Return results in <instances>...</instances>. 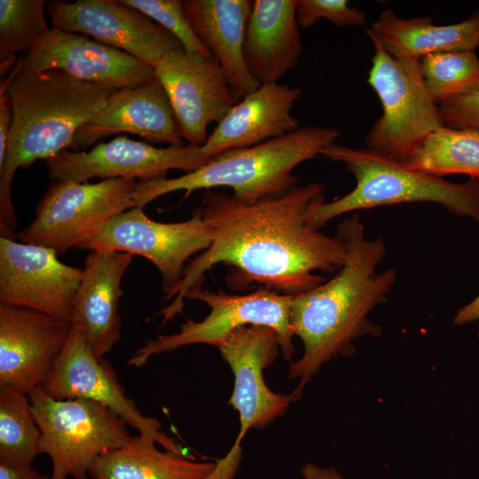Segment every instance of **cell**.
<instances>
[{
	"label": "cell",
	"instance_id": "cell-21",
	"mask_svg": "<svg viewBox=\"0 0 479 479\" xmlns=\"http://www.w3.org/2000/svg\"><path fill=\"white\" fill-rule=\"evenodd\" d=\"M302 94L299 87L263 83L234 104L207 138L201 150L208 157L230 149L253 146L296 130L291 114Z\"/></svg>",
	"mask_w": 479,
	"mask_h": 479
},
{
	"label": "cell",
	"instance_id": "cell-10",
	"mask_svg": "<svg viewBox=\"0 0 479 479\" xmlns=\"http://www.w3.org/2000/svg\"><path fill=\"white\" fill-rule=\"evenodd\" d=\"M212 242V232L198 207L191 218L178 223L150 219L143 208H133L110 221L79 249L139 255L159 270L168 299L183 279L185 263Z\"/></svg>",
	"mask_w": 479,
	"mask_h": 479
},
{
	"label": "cell",
	"instance_id": "cell-31",
	"mask_svg": "<svg viewBox=\"0 0 479 479\" xmlns=\"http://www.w3.org/2000/svg\"><path fill=\"white\" fill-rule=\"evenodd\" d=\"M295 12L299 26L305 28L322 19L339 27L365 23V13L349 7L346 0H297Z\"/></svg>",
	"mask_w": 479,
	"mask_h": 479
},
{
	"label": "cell",
	"instance_id": "cell-25",
	"mask_svg": "<svg viewBox=\"0 0 479 479\" xmlns=\"http://www.w3.org/2000/svg\"><path fill=\"white\" fill-rule=\"evenodd\" d=\"M138 434L123 447L98 457L90 469V479H208L216 467L212 461L169 451Z\"/></svg>",
	"mask_w": 479,
	"mask_h": 479
},
{
	"label": "cell",
	"instance_id": "cell-35",
	"mask_svg": "<svg viewBox=\"0 0 479 479\" xmlns=\"http://www.w3.org/2000/svg\"><path fill=\"white\" fill-rule=\"evenodd\" d=\"M477 320H479V294L474 300L458 310L452 323L454 326H462ZM477 336L479 338V328Z\"/></svg>",
	"mask_w": 479,
	"mask_h": 479
},
{
	"label": "cell",
	"instance_id": "cell-36",
	"mask_svg": "<svg viewBox=\"0 0 479 479\" xmlns=\"http://www.w3.org/2000/svg\"><path fill=\"white\" fill-rule=\"evenodd\" d=\"M301 473L303 479H344L335 467H322L313 463L304 465Z\"/></svg>",
	"mask_w": 479,
	"mask_h": 479
},
{
	"label": "cell",
	"instance_id": "cell-4",
	"mask_svg": "<svg viewBox=\"0 0 479 479\" xmlns=\"http://www.w3.org/2000/svg\"><path fill=\"white\" fill-rule=\"evenodd\" d=\"M341 131L334 127L305 125L282 137L212 156L200 169L171 178L137 182L133 192L137 208H143L164 194L185 191V197L200 189L224 186L246 204H255L287 194L298 185L293 175L302 162L334 143Z\"/></svg>",
	"mask_w": 479,
	"mask_h": 479
},
{
	"label": "cell",
	"instance_id": "cell-28",
	"mask_svg": "<svg viewBox=\"0 0 479 479\" xmlns=\"http://www.w3.org/2000/svg\"><path fill=\"white\" fill-rule=\"evenodd\" d=\"M45 0H0L1 75L14 68V54L30 52L44 37L48 27Z\"/></svg>",
	"mask_w": 479,
	"mask_h": 479
},
{
	"label": "cell",
	"instance_id": "cell-24",
	"mask_svg": "<svg viewBox=\"0 0 479 479\" xmlns=\"http://www.w3.org/2000/svg\"><path fill=\"white\" fill-rule=\"evenodd\" d=\"M368 29L393 58L420 60L434 53L475 51L479 45V11L462 22L436 25L431 17L402 19L387 9Z\"/></svg>",
	"mask_w": 479,
	"mask_h": 479
},
{
	"label": "cell",
	"instance_id": "cell-6",
	"mask_svg": "<svg viewBox=\"0 0 479 479\" xmlns=\"http://www.w3.org/2000/svg\"><path fill=\"white\" fill-rule=\"evenodd\" d=\"M27 395L41 432L40 454L51 462L50 479H90V467L98 457L133 437L127 423L103 404L84 398L56 399L41 386Z\"/></svg>",
	"mask_w": 479,
	"mask_h": 479
},
{
	"label": "cell",
	"instance_id": "cell-20",
	"mask_svg": "<svg viewBox=\"0 0 479 479\" xmlns=\"http://www.w3.org/2000/svg\"><path fill=\"white\" fill-rule=\"evenodd\" d=\"M133 258L126 252L102 251H90L85 258L70 322L82 329L98 358L121 340V283Z\"/></svg>",
	"mask_w": 479,
	"mask_h": 479
},
{
	"label": "cell",
	"instance_id": "cell-32",
	"mask_svg": "<svg viewBox=\"0 0 479 479\" xmlns=\"http://www.w3.org/2000/svg\"><path fill=\"white\" fill-rule=\"evenodd\" d=\"M438 108L444 126L479 131V90L444 101Z\"/></svg>",
	"mask_w": 479,
	"mask_h": 479
},
{
	"label": "cell",
	"instance_id": "cell-1",
	"mask_svg": "<svg viewBox=\"0 0 479 479\" xmlns=\"http://www.w3.org/2000/svg\"><path fill=\"white\" fill-rule=\"evenodd\" d=\"M323 184L297 185L287 194L246 204L232 195L207 192L199 207L212 232L210 246L186 265L183 279L159 313L162 324L181 312L186 293L201 287L204 274L217 263L233 267L232 278L295 295L325 282L315 273L340 269L347 255L342 239L311 228L309 209L325 201Z\"/></svg>",
	"mask_w": 479,
	"mask_h": 479
},
{
	"label": "cell",
	"instance_id": "cell-23",
	"mask_svg": "<svg viewBox=\"0 0 479 479\" xmlns=\"http://www.w3.org/2000/svg\"><path fill=\"white\" fill-rule=\"evenodd\" d=\"M297 0H255L248 17L243 56L259 84L274 83L295 67L303 44L296 18Z\"/></svg>",
	"mask_w": 479,
	"mask_h": 479
},
{
	"label": "cell",
	"instance_id": "cell-16",
	"mask_svg": "<svg viewBox=\"0 0 479 479\" xmlns=\"http://www.w3.org/2000/svg\"><path fill=\"white\" fill-rule=\"evenodd\" d=\"M153 67L181 138L202 146L208 124L218 123L235 104L223 69L213 58L184 49L166 54Z\"/></svg>",
	"mask_w": 479,
	"mask_h": 479
},
{
	"label": "cell",
	"instance_id": "cell-22",
	"mask_svg": "<svg viewBox=\"0 0 479 479\" xmlns=\"http://www.w3.org/2000/svg\"><path fill=\"white\" fill-rule=\"evenodd\" d=\"M182 5L192 32L223 69L235 102L256 90L243 56L253 1L185 0Z\"/></svg>",
	"mask_w": 479,
	"mask_h": 479
},
{
	"label": "cell",
	"instance_id": "cell-30",
	"mask_svg": "<svg viewBox=\"0 0 479 479\" xmlns=\"http://www.w3.org/2000/svg\"><path fill=\"white\" fill-rule=\"evenodd\" d=\"M134 7L174 35L189 53L213 58L192 32L180 0H119ZM214 59V58H213Z\"/></svg>",
	"mask_w": 479,
	"mask_h": 479
},
{
	"label": "cell",
	"instance_id": "cell-8",
	"mask_svg": "<svg viewBox=\"0 0 479 479\" xmlns=\"http://www.w3.org/2000/svg\"><path fill=\"white\" fill-rule=\"evenodd\" d=\"M137 183L127 178L94 184L51 182L37 205L35 219L16 237L23 243L51 248L58 255L78 248L114 217L136 207Z\"/></svg>",
	"mask_w": 479,
	"mask_h": 479
},
{
	"label": "cell",
	"instance_id": "cell-19",
	"mask_svg": "<svg viewBox=\"0 0 479 479\" xmlns=\"http://www.w3.org/2000/svg\"><path fill=\"white\" fill-rule=\"evenodd\" d=\"M128 132L154 144L181 145L168 94L157 80L115 90L104 108L75 135V151L94 145L100 138Z\"/></svg>",
	"mask_w": 479,
	"mask_h": 479
},
{
	"label": "cell",
	"instance_id": "cell-12",
	"mask_svg": "<svg viewBox=\"0 0 479 479\" xmlns=\"http://www.w3.org/2000/svg\"><path fill=\"white\" fill-rule=\"evenodd\" d=\"M56 399L84 398L105 405L138 434L164 450L184 454L173 438L161 431V422L145 416L130 399L112 365L92 351L82 329L72 325L68 339L41 385Z\"/></svg>",
	"mask_w": 479,
	"mask_h": 479
},
{
	"label": "cell",
	"instance_id": "cell-29",
	"mask_svg": "<svg viewBox=\"0 0 479 479\" xmlns=\"http://www.w3.org/2000/svg\"><path fill=\"white\" fill-rule=\"evenodd\" d=\"M425 85L438 105L479 90V58L475 51H445L420 59Z\"/></svg>",
	"mask_w": 479,
	"mask_h": 479
},
{
	"label": "cell",
	"instance_id": "cell-34",
	"mask_svg": "<svg viewBox=\"0 0 479 479\" xmlns=\"http://www.w3.org/2000/svg\"><path fill=\"white\" fill-rule=\"evenodd\" d=\"M0 479H50L32 467H23L0 461Z\"/></svg>",
	"mask_w": 479,
	"mask_h": 479
},
{
	"label": "cell",
	"instance_id": "cell-27",
	"mask_svg": "<svg viewBox=\"0 0 479 479\" xmlns=\"http://www.w3.org/2000/svg\"><path fill=\"white\" fill-rule=\"evenodd\" d=\"M40 441L28 395L0 388V461L32 467L40 454Z\"/></svg>",
	"mask_w": 479,
	"mask_h": 479
},
{
	"label": "cell",
	"instance_id": "cell-17",
	"mask_svg": "<svg viewBox=\"0 0 479 479\" xmlns=\"http://www.w3.org/2000/svg\"><path fill=\"white\" fill-rule=\"evenodd\" d=\"M18 62L20 70H60L114 89L137 87L156 79L152 65L88 35L53 27Z\"/></svg>",
	"mask_w": 479,
	"mask_h": 479
},
{
	"label": "cell",
	"instance_id": "cell-9",
	"mask_svg": "<svg viewBox=\"0 0 479 479\" xmlns=\"http://www.w3.org/2000/svg\"><path fill=\"white\" fill-rule=\"evenodd\" d=\"M185 298L205 302L210 308L209 314L199 322L187 319L176 334L146 340L128 360V365L140 367L153 356L186 345L201 343L219 348L234 331L247 326H264L273 329L287 361H291L296 351L290 326L293 295L266 287L243 295L198 287L189 290Z\"/></svg>",
	"mask_w": 479,
	"mask_h": 479
},
{
	"label": "cell",
	"instance_id": "cell-7",
	"mask_svg": "<svg viewBox=\"0 0 479 479\" xmlns=\"http://www.w3.org/2000/svg\"><path fill=\"white\" fill-rule=\"evenodd\" d=\"M366 35L374 49L366 81L381 100L382 114L367 134L365 145L403 162L444 122L425 85L420 60L395 59L369 29Z\"/></svg>",
	"mask_w": 479,
	"mask_h": 479
},
{
	"label": "cell",
	"instance_id": "cell-3",
	"mask_svg": "<svg viewBox=\"0 0 479 479\" xmlns=\"http://www.w3.org/2000/svg\"><path fill=\"white\" fill-rule=\"evenodd\" d=\"M0 87L8 95L12 113L6 154L0 163V224L2 236L12 238L17 217L12 183L17 169L71 147L77 130L104 108L117 89L60 70H20L18 61Z\"/></svg>",
	"mask_w": 479,
	"mask_h": 479
},
{
	"label": "cell",
	"instance_id": "cell-14",
	"mask_svg": "<svg viewBox=\"0 0 479 479\" xmlns=\"http://www.w3.org/2000/svg\"><path fill=\"white\" fill-rule=\"evenodd\" d=\"M82 269L51 248L0 238V303L70 321Z\"/></svg>",
	"mask_w": 479,
	"mask_h": 479
},
{
	"label": "cell",
	"instance_id": "cell-26",
	"mask_svg": "<svg viewBox=\"0 0 479 479\" xmlns=\"http://www.w3.org/2000/svg\"><path fill=\"white\" fill-rule=\"evenodd\" d=\"M403 163L438 177L464 174L479 180V131L444 125L430 132Z\"/></svg>",
	"mask_w": 479,
	"mask_h": 479
},
{
	"label": "cell",
	"instance_id": "cell-33",
	"mask_svg": "<svg viewBox=\"0 0 479 479\" xmlns=\"http://www.w3.org/2000/svg\"><path fill=\"white\" fill-rule=\"evenodd\" d=\"M12 124V113L5 90L0 87V163L5 158L9 133Z\"/></svg>",
	"mask_w": 479,
	"mask_h": 479
},
{
	"label": "cell",
	"instance_id": "cell-15",
	"mask_svg": "<svg viewBox=\"0 0 479 479\" xmlns=\"http://www.w3.org/2000/svg\"><path fill=\"white\" fill-rule=\"evenodd\" d=\"M53 27L82 34L153 67L166 54L184 49L169 31L119 0L48 2Z\"/></svg>",
	"mask_w": 479,
	"mask_h": 479
},
{
	"label": "cell",
	"instance_id": "cell-2",
	"mask_svg": "<svg viewBox=\"0 0 479 479\" xmlns=\"http://www.w3.org/2000/svg\"><path fill=\"white\" fill-rule=\"evenodd\" d=\"M336 233L346 247L343 265L330 280L293 295L291 302L290 326L303 345L302 357L288 368V378L300 380L292 392L295 400L323 365L338 355L355 353V340L381 335L369 314L388 301L397 280L393 268L376 272L385 242L380 237L365 239L358 215L344 219Z\"/></svg>",
	"mask_w": 479,
	"mask_h": 479
},
{
	"label": "cell",
	"instance_id": "cell-5",
	"mask_svg": "<svg viewBox=\"0 0 479 479\" xmlns=\"http://www.w3.org/2000/svg\"><path fill=\"white\" fill-rule=\"evenodd\" d=\"M319 154L341 162L356 179L349 193L330 202L320 201L308 211L307 224L318 230L331 219L357 210L412 202H435L452 214L468 216L479 224V180L452 183L410 169L368 148L355 149L334 143Z\"/></svg>",
	"mask_w": 479,
	"mask_h": 479
},
{
	"label": "cell",
	"instance_id": "cell-11",
	"mask_svg": "<svg viewBox=\"0 0 479 479\" xmlns=\"http://www.w3.org/2000/svg\"><path fill=\"white\" fill-rule=\"evenodd\" d=\"M277 333L264 326H247L234 331L218 348L234 375V387L228 404L239 413L240 431L235 444L224 459L216 462L218 470L232 478L241 456L240 443L249 428L266 427L284 416L294 401L288 396L271 390L263 379V370L278 356Z\"/></svg>",
	"mask_w": 479,
	"mask_h": 479
},
{
	"label": "cell",
	"instance_id": "cell-18",
	"mask_svg": "<svg viewBox=\"0 0 479 479\" xmlns=\"http://www.w3.org/2000/svg\"><path fill=\"white\" fill-rule=\"evenodd\" d=\"M71 329L70 321L0 303V388L28 394L41 386Z\"/></svg>",
	"mask_w": 479,
	"mask_h": 479
},
{
	"label": "cell",
	"instance_id": "cell-13",
	"mask_svg": "<svg viewBox=\"0 0 479 479\" xmlns=\"http://www.w3.org/2000/svg\"><path fill=\"white\" fill-rule=\"evenodd\" d=\"M201 146L155 147L120 136L90 151L64 150L46 161L51 182H88L91 178H127L152 182L167 178L171 169L192 172L208 162Z\"/></svg>",
	"mask_w": 479,
	"mask_h": 479
}]
</instances>
